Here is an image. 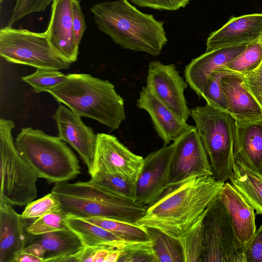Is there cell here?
Masks as SVG:
<instances>
[{
  "label": "cell",
  "mask_w": 262,
  "mask_h": 262,
  "mask_svg": "<svg viewBox=\"0 0 262 262\" xmlns=\"http://www.w3.org/2000/svg\"><path fill=\"white\" fill-rule=\"evenodd\" d=\"M14 122L0 119V200L12 206H24L37 197L39 178L33 168L21 156L12 137Z\"/></svg>",
  "instance_id": "52a82bcc"
},
{
  "label": "cell",
  "mask_w": 262,
  "mask_h": 262,
  "mask_svg": "<svg viewBox=\"0 0 262 262\" xmlns=\"http://www.w3.org/2000/svg\"><path fill=\"white\" fill-rule=\"evenodd\" d=\"M59 70L37 69L32 74L23 76L21 79L31 85L36 93L47 92L63 83L67 79Z\"/></svg>",
  "instance_id": "4dcf8cb0"
},
{
  "label": "cell",
  "mask_w": 262,
  "mask_h": 262,
  "mask_svg": "<svg viewBox=\"0 0 262 262\" xmlns=\"http://www.w3.org/2000/svg\"><path fill=\"white\" fill-rule=\"evenodd\" d=\"M44 251L38 243H28L18 256L16 262H44Z\"/></svg>",
  "instance_id": "ab89813d"
},
{
  "label": "cell",
  "mask_w": 262,
  "mask_h": 262,
  "mask_svg": "<svg viewBox=\"0 0 262 262\" xmlns=\"http://www.w3.org/2000/svg\"><path fill=\"white\" fill-rule=\"evenodd\" d=\"M262 62V46L259 42L248 45L238 56L217 70L226 73L243 75L256 69Z\"/></svg>",
  "instance_id": "f546056e"
},
{
  "label": "cell",
  "mask_w": 262,
  "mask_h": 262,
  "mask_svg": "<svg viewBox=\"0 0 262 262\" xmlns=\"http://www.w3.org/2000/svg\"><path fill=\"white\" fill-rule=\"evenodd\" d=\"M230 183L258 214L262 215V174L235 159Z\"/></svg>",
  "instance_id": "cb8c5ba5"
},
{
  "label": "cell",
  "mask_w": 262,
  "mask_h": 262,
  "mask_svg": "<svg viewBox=\"0 0 262 262\" xmlns=\"http://www.w3.org/2000/svg\"><path fill=\"white\" fill-rule=\"evenodd\" d=\"M31 242L42 247L44 262L73 261L85 248L79 236L70 228L39 235L29 233L27 243Z\"/></svg>",
  "instance_id": "603a6c76"
},
{
  "label": "cell",
  "mask_w": 262,
  "mask_h": 262,
  "mask_svg": "<svg viewBox=\"0 0 262 262\" xmlns=\"http://www.w3.org/2000/svg\"><path fill=\"white\" fill-rule=\"evenodd\" d=\"M141 7L158 10L175 11L185 8L191 0H129Z\"/></svg>",
  "instance_id": "74e56055"
},
{
  "label": "cell",
  "mask_w": 262,
  "mask_h": 262,
  "mask_svg": "<svg viewBox=\"0 0 262 262\" xmlns=\"http://www.w3.org/2000/svg\"><path fill=\"white\" fill-rule=\"evenodd\" d=\"M225 74L220 70L213 72L208 78L200 97L212 107L228 113L226 98L220 84V79Z\"/></svg>",
  "instance_id": "d6a6232c"
},
{
  "label": "cell",
  "mask_w": 262,
  "mask_h": 262,
  "mask_svg": "<svg viewBox=\"0 0 262 262\" xmlns=\"http://www.w3.org/2000/svg\"><path fill=\"white\" fill-rule=\"evenodd\" d=\"M3 0H0V2L2 3Z\"/></svg>",
  "instance_id": "7bdbcfd3"
},
{
  "label": "cell",
  "mask_w": 262,
  "mask_h": 262,
  "mask_svg": "<svg viewBox=\"0 0 262 262\" xmlns=\"http://www.w3.org/2000/svg\"><path fill=\"white\" fill-rule=\"evenodd\" d=\"M225 183L206 176L169 187L136 223L179 240L203 217Z\"/></svg>",
  "instance_id": "6da1fadb"
},
{
  "label": "cell",
  "mask_w": 262,
  "mask_h": 262,
  "mask_svg": "<svg viewBox=\"0 0 262 262\" xmlns=\"http://www.w3.org/2000/svg\"><path fill=\"white\" fill-rule=\"evenodd\" d=\"M90 10L99 30L124 49L156 56L168 42L164 22L140 11L128 0L96 3Z\"/></svg>",
  "instance_id": "7a4b0ae2"
},
{
  "label": "cell",
  "mask_w": 262,
  "mask_h": 262,
  "mask_svg": "<svg viewBox=\"0 0 262 262\" xmlns=\"http://www.w3.org/2000/svg\"><path fill=\"white\" fill-rule=\"evenodd\" d=\"M230 216L235 234L245 246L256 230L253 208L229 182H226L219 194Z\"/></svg>",
  "instance_id": "7402d4cb"
},
{
  "label": "cell",
  "mask_w": 262,
  "mask_h": 262,
  "mask_svg": "<svg viewBox=\"0 0 262 262\" xmlns=\"http://www.w3.org/2000/svg\"><path fill=\"white\" fill-rule=\"evenodd\" d=\"M213 176L202 141L192 126L177 140L171 162L167 188L194 177Z\"/></svg>",
  "instance_id": "30bf717a"
},
{
  "label": "cell",
  "mask_w": 262,
  "mask_h": 262,
  "mask_svg": "<svg viewBox=\"0 0 262 262\" xmlns=\"http://www.w3.org/2000/svg\"><path fill=\"white\" fill-rule=\"evenodd\" d=\"M137 106L149 114L164 145L177 140L192 127L180 120L146 86H143L139 93Z\"/></svg>",
  "instance_id": "e0dca14e"
},
{
  "label": "cell",
  "mask_w": 262,
  "mask_h": 262,
  "mask_svg": "<svg viewBox=\"0 0 262 262\" xmlns=\"http://www.w3.org/2000/svg\"><path fill=\"white\" fill-rule=\"evenodd\" d=\"M73 27L77 43L79 45L86 29L84 15L81 10L80 1L74 0L73 4Z\"/></svg>",
  "instance_id": "60d3db41"
},
{
  "label": "cell",
  "mask_w": 262,
  "mask_h": 262,
  "mask_svg": "<svg viewBox=\"0 0 262 262\" xmlns=\"http://www.w3.org/2000/svg\"><path fill=\"white\" fill-rule=\"evenodd\" d=\"M61 209L58 198L52 192L26 205L21 214L25 220H35L46 214Z\"/></svg>",
  "instance_id": "e575fe53"
},
{
  "label": "cell",
  "mask_w": 262,
  "mask_h": 262,
  "mask_svg": "<svg viewBox=\"0 0 262 262\" xmlns=\"http://www.w3.org/2000/svg\"><path fill=\"white\" fill-rule=\"evenodd\" d=\"M54 0H16L8 26H11L16 21L29 14L43 12Z\"/></svg>",
  "instance_id": "d590c367"
},
{
  "label": "cell",
  "mask_w": 262,
  "mask_h": 262,
  "mask_svg": "<svg viewBox=\"0 0 262 262\" xmlns=\"http://www.w3.org/2000/svg\"><path fill=\"white\" fill-rule=\"evenodd\" d=\"M27 220L0 200V262H16L28 238Z\"/></svg>",
  "instance_id": "ac0fdd59"
},
{
  "label": "cell",
  "mask_w": 262,
  "mask_h": 262,
  "mask_svg": "<svg viewBox=\"0 0 262 262\" xmlns=\"http://www.w3.org/2000/svg\"><path fill=\"white\" fill-rule=\"evenodd\" d=\"M67 215L62 209L46 214L28 225L27 231L33 235H39L69 229L66 220Z\"/></svg>",
  "instance_id": "1f68e13d"
},
{
  "label": "cell",
  "mask_w": 262,
  "mask_h": 262,
  "mask_svg": "<svg viewBox=\"0 0 262 262\" xmlns=\"http://www.w3.org/2000/svg\"><path fill=\"white\" fill-rule=\"evenodd\" d=\"M190 117L202 141L213 176L220 181L229 180L234 163L233 140L235 120L229 113L208 105L190 109Z\"/></svg>",
  "instance_id": "8992f818"
},
{
  "label": "cell",
  "mask_w": 262,
  "mask_h": 262,
  "mask_svg": "<svg viewBox=\"0 0 262 262\" xmlns=\"http://www.w3.org/2000/svg\"><path fill=\"white\" fill-rule=\"evenodd\" d=\"M245 262H262V224L245 246Z\"/></svg>",
  "instance_id": "f35d334b"
},
{
  "label": "cell",
  "mask_w": 262,
  "mask_h": 262,
  "mask_svg": "<svg viewBox=\"0 0 262 262\" xmlns=\"http://www.w3.org/2000/svg\"><path fill=\"white\" fill-rule=\"evenodd\" d=\"M92 171L121 174L137 181L144 158L132 152L114 135L98 133Z\"/></svg>",
  "instance_id": "4fadbf2b"
},
{
  "label": "cell",
  "mask_w": 262,
  "mask_h": 262,
  "mask_svg": "<svg viewBox=\"0 0 262 262\" xmlns=\"http://www.w3.org/2000/svg\"><path fill=\"white\" fill-rule=\"evenodd\" d=\"M90 174L91 181L106 188L120 197L134 201L136 181L107 171H94Z\"/></svg>",
  "instance_id": "4316f807"
},
{
  "label": "cell",
  "mask_w": 262,
  "mask_h": 262,
  "mask_svg": "<svg viewBox=\"0 0 262 262\" xmlns=\"http://www.w3.org/2000/svg\"><path fill=\"white\" fill-rule=\"evenodd\" d=\"M66 220L69 228L79 236L85 247L102 245L123 246L129 243L122 239L108 230L82 218L67 215Z\"/></svg>",
  "instance_id": "d4e9b609"
},
{
  "label": "cell",
  "mask_w": 262,
  "mask_h": 262,
  "mask_svg": "<svg viewBox=\"0 0 262 262\" xmlns=\"http://www.w3.org/2000/svg\"><path fill=\"white\" fill-rule=\"evenodd\" d=\"M74 1H54L50 20L46 30L50 43L54 49L72 63L77 60L79 50L73 27Z\"/></svg>",
  "instance_id": "9a60e30c"
},
{
  "label": "cell",
  "mask_w": 262,
  "mask_h": 262,
  "mask_svg": "<svg viewBox=\"0 0 262 262\" xmlns=\"http://www.w3.org/2000/svg\"><path fill=\"white\" fill-rule=\"evenodd\" d=\"M261 33L262 13L233 17L209 35L205 52L259 42Z\"/></svg>",
  "instance_id": "2e32d148"
},
{
  "label": "cell",
  "mask_w": 262,
  "mask_h": 262,
  "mask_svg": "<svg viewBox=\"0 0 262 262\" xmlns=\"http://www.w3.org/2000/svg\"><path fill=\"white\" fill-rule=\"evenodd\" d=\"M118 262H157L152 241L127 243L121 251Z\"/></svg>",
  "instance_id": "836d02e7"
},
{
  "label": "cell",
  "mask_w": 262,
  "mask_h": 262,
  "mask_svg": "<svg viewBox=\"0 0 262 262\" xmlns=\"http://www.w3.org/2000/svg\"><path fill=\"white\" fill-rule=\"evenodd\" d=\"M248 45L223 48L205 52L193 59L186 66L184 70L186 81L200 97L208 78L212 73L238 56Z\"/></svg>",
  "instance_id": "d6986e66"
},
{
  "label": "cell",
  "mask_w": 262,
  "mask_h": 262,
  "mask_svg": "<svg viewBox=\"0 0 262 262\" xmlns=\"http://www.w3.org/2000/svg\"><path fill=\"white\" fill-rule=\"evenodd\" d=\"M0 55L8 62L36 69L60 70L72 63L54 49L47 31L34 32L8 26L0 30Z\"/></svg>",
  "instance_id": "ba28073f"
},
{
  "label": "cell",
  "mask_w": 262,
  "mask_h": 262,
  "mask_svg": "<svg viewBox=\"0 0 262 262\" xmlns=\"http://www.w3.org/2000/svg\"><path fill=\"white\" fill-rule=\"evenodd\" d=\"M21 156L48 183L68 182L81 173L79 162L59 136L30 127L22 128L15 140Z\"/></svg>",
  "instance_id": "5b68a950"
},
{
  "label": "cell",
  "mask_w": 262,
  "mask_h": 262,
  "mask_svg": "<svg viewBox=\"0 0 262 262\" xmlns=\"http://www.w3.org/2000/svg\"><path fill=\"white\" fill-rule=\"evenodd\" d=\"M47 92L77 115L95 120L111 130L117 129L125 119L124 100L107 80L85 73L70 74Z\"/></svg>",
  "instance_id": "3957f363"
},
{
  "label": "cell",
  "mask_w": 262,
  "mask_h": 262,
  "mask_svg": "<svg viewBox=\"0 0 262 262\" xmlns=\"http://www.w3.org/2000/svg\"><path fill=\"white\" fill-rule=\"evenodd\" d=\"M53 118L56 123L58 136L77 151L90 173L93 166L97 134L83 123L80 116L62 103Z\"/></svg>",
  "instance_id": "5bb4252c"
},
{
  "label": "cell",
  "mask_w": 262,
  "mask_h": 262,
  "mask_svg": "<svg viewBox=\"0 0 262 262\" xmlns=\"http://www.w3.org/2000/svg\"><path fill=\"white\" fill-rule=\"evenodd\" d=\"M187 85L174 64H165L158 61L149 63L146 86L180 120L185 122L190 116L184 95Z\"/></svg>",
  "instance_id": "8fae6325"
},
{
  "label": "cell",
  "mask_w": 262,
  "mask_h": 262,
  "mask_svg": "<svg viewBox=\"0 0 262 262\" xmlns=\"http://www.w3.org/2000/svg\"><path fill=\"white\" fill-rule=\"evenodd\" d=\"M259 42L261 45L262 46V33H261V36L260 37V39H259Z\"/></svg>",
  "instance_id": "b9f144b4"
},
{
  "label": "cell",
  "mask_w": 262,
  "mask_h": 262,
  "mask_svg": "<svg viewBox=\"0 0 262 262\" xmlns=\"http://www.w3.org/2000/svg\"><path fill=\"white\" fill-rule=\"evenodd\" d=\"M157 262H184L179 240L155 229L147 228Z\"/></svg>",
  "instance_id": "83f0119b"
},
{
  "label": "cell",
  "mask_w": 262,
  "mask_h": 262,
  "mask_svg": "<svg viewBox=\"0 0 262 262\" xmlns=\"http://www.w3.org/2000/svg\"><path fill=\"white\" fill-rule=\"evenodd\" d=\"M102 227L122 239L133 243L152 242L148 229L136 223L105 217L82 218Z\"/></svg>",
  "instance_id": "484cf974"
},
{
  "label": "cell",
  "mask_w": 262,
  "mask_h": 262,
  "mask_svg": "<svg viewBox=\"0 0 262 262\" xmlns=\"http://www.w3.org/2000/svg\"><path fill=\"white\" fill-rule=\"evenodd\" d=\"M176 145L177 140L144 158L136 183L134 201L148 206L167 189L170 165Z\"/></svg>",
  "instance_id": "7c38bea8"
},
{
  "label": "cell",
  "mask_w": 262,
  "mask_h": 262,
  "mask_svg": "<svg viewBox=\"0 0 262 262\" xmlns=\"http://www.w3.org/2000/svg\"><path fill=\"white\" fill-rule=\"evenodd\" d=\"M202 225L203 262H245V246L237 238L219 194L204 215Z\"/></svg>",
  "instance_id": "9c48e42d"
},
{
  "label": "cell",
  "mask_w": 262,
  "mask_h": 262,
  "mask_svg": "<svg viewBox=\"0 0 262 262\" xmlns=\"http://www.w3.org/2000/svg\"><path fill=\"white\" fill-rule=\"evenodd\" d=\"M233 152L235 159L262 174V120H235Z\"/></svg>",
  "instance_id": "44dd1931"
},
{
  "label": "cell",
  "mask_w": 262,
  "mask_h": 262,
  "mask_svg": "<svg viewBox=\"0 0 262 262\" xmlns=\"http://www.w3.org/2000/svg\"><path fill=\"white\" fill-rule=\"evenodd\" d=\"M220 84L228 113L235 120H262V108L246 88L243 75L226 73L221 78Z\"/></svg>",
  "instance_id": "ffe728a7"
},
{
  "label": "cell",
  "mask_w": 262,
  "mask_h": 262,
  "mask_svg": "<svg viewBox=\"0 0 262 262\" xmlns=\"http://www.w3.org/2000/svg\"><path fill=\"white\" fill-rule=\"evenodd\" d=\"M203 216L179 240L184 262H203L205 251L202 225Z\"/></svg>",
  "instance_id": "f1b7e54d"
},
{
  "label": "cell",
  "mask_w": 262,
  "mask_h": 262,
  "mask_svg": "<svg viewBox=\"0 0 262 262\" xmlns=\"http://www.w3.org/2000/svg\"><path fill=\"white\" fill-rule=\"evenodd\" d=\"M51 192L66 214L81 218L105 217L136 223L147 207L120 197L91 180L55 183Z\"/></svg>",
  "instance_id": "277c9868"
},
{
  "label": "cell",
  "mask_w": 262,
  "mask_h": 262,
  "mask_svg": "<svg viewBox=\"0 0 262 262\" xmlns=\"http://www.w3.org/2000/svg\"><path fill=\"white\" fill-rule=\"evenodd\" d=\"M243 76L246 88L262 108V62L256 69Z\"/></svg>",
  "instance_id": "8d00e7d4"
}]
</instances>
